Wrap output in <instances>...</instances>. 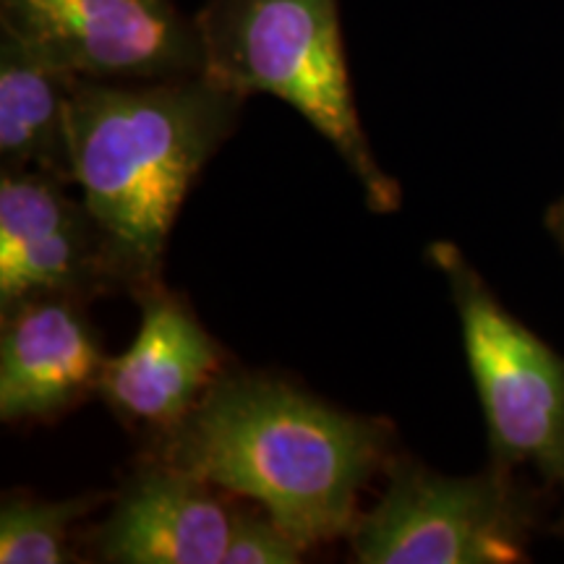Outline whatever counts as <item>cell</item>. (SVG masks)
<instances>
[{
	"instance_id": "1",
	"label": "cell",
	"mask_w": 564,
	"mask_h": 564,
	"mask_svg": "<svg viewBox=\"0 0 564 564\" xmlns=\"http://www.w3.org/2000/svg\"><path fill=\"white\" fill-rule=\"evenodd\" d=\"M384 419L340 411L285 379L225 369L144 455L251 499L303 552L350 535L358 494L392 463Z\"/></svg>"
},
{
	"instance_id": "2",
	"label": "cell",
	"mask_w": 564,
	"mask_h": 564,
	"mask_svg": "<svg viewBox=\"0 0 564 564\" xmlns=\"http://www.w3.org/2000/svg\"><path fill=\"white\" fill-rule=\"evenodd\" d=\"M246 97L204 74L74 82L70 167L126 293L162 280L188 188L241 121Z\"/></svg>"
},
{
	"instance_id": "3",
	"label": "cell",
	"mask_w": 564,
	"mask_h": 564,
	"mask_svg": "<svg viewBox=\"0 0 564 564\" xmlns=\"http://www.w3.org/2000/svg\"><path fill=\"white\" fill-rule=\"evenodd\" d=\"M194 19L204 76L291 105L335 147L369 209L400 207L398 181L373 160L358 118L337 0H204Z\"/></svg>"
},
{
	"instance_id": "4",
	"label": "cell",
	"mask_w": 564,
	"mask_h": 564,
	"mask_svg": "<svg viewBox=\"0 0 564 564\" xmlns=\"http://www.w3.org/2000/svg\"><path fill=\"white\" fill-rule=\"evenodd\" d=\"M460 316L465 356L481 398L491 465L531 468L564 494V358L514 319L453 243H432Z\"/></svg>"
},
{
	"instance_id": "5",
	"label": "cell",
	"mask_w": 564,
	"mask_h": 564,
	"mask_svg": "<svg viewBox=\"0 0 564 564\" xmlns=\"http://www.w3.org/2000/svg\"><path fill=\"white\" fill-rule=\"evenodd\" d=\"M377 505L350 531L361 564H510L523 562L535 528L533 497L510 470L442 476L394 455Z\"/></svg>"
},
{
	"instance_id": "6",
	"label": "cell",
	"mask_w": 564,
	"mask_h": 564,
	"mask_svg": "<svg viewBox=\"0 0 564 564\" xmlns=\"http://www.w3.org/2000/svg\"><path fill=\"white\" fill-rule=\"evenodd\" d=\"M0 26L79 79H171L204 66L196 19L173 0H0Z\"/></svg>"
},
{
	"instance_id": "7",
	"label": "cell",
	"mask_w": 564,
	"mask_h": 564,
	"mask_svg": "<svg viewBox=\"0 0 564 564\" xmlns=\"http://www.w3.org/2000/svg\"><path fill=\"white\" fill-rule=\"evenodd\" d=\"M68 186L42 171L0 173V312L45 295L89 303L123 291L87 204Z\"/></svg>"
},
{
	"instance_id": "8",
	"label": "cell",
	"mask_w": 564,
	"mask_h": 564,
	"mask_svg": "<svg viewBox=\"0 0 564 564\" xmlns=\"http://www.w3.org/2000/svg\"><path fill=\"white\" fill-rule=\"evenodd\" d=\"M141 308L137 340L108 358L97 398L126 426L147 436L171 432L225 371L223 348L199 316L162 280L133 293Z\"/></svg>"
},
{
	"instance_id": "9",
	"label": "cell",
	"mask_w": 564,
	"mask_h": 564,
	"mask_svg": "<svg viewBox=\"0 0 564 564\" xmlns=\"http://www.w3.org/2000/svg\"><path fill=\"white\" fill-rule=\"evenodd\" d=\"M84 306L45 295L0 312L3 423H51L100 390L108 356Z\"/></svg>"
},
{
	"instance_id": "10",
	"label": "cell",
	"mask_w": 564,
	"mask_h": 564,
	"mask_svg": "<svg viewBox=\"0 0 564 564\" xmlns=\"http://www.w3.org/2000/svg\"><path fill=\"white\" fill-rule=\"evenodd\" d=\"M204 478L144 455L108 518L91 531V552L116 564H223L232 510Z\"/></svg>"
},
{
	"instance_id": "11",
	"label": "cell",
	"mask_w": 564,
	"mask_h": 564,
	"mask_svg": "<svg viewBox=\"0 0 564 564\" xmlns=\"http://www.w3.org/2000/svg\"><path fill=\"white\" fill-rule=\"evenodd\" d=\"M76 76L0 34V162L42 171L74 186L70 167V95Z\"/></svg>"
},
{
	"instance_id": "12",
	"label": "cell",
	"mask_w": 564,
	"mask_h": 564,
	"mask_svg": "<svg viewBox=\"0 0 564 564\" xmlns=\"http://www.w3.org/2000/svg\"><path fill=\"white\" fill-rule=\"evenodd\" d=\"M108 494L42 502L26 494H6L0 507V562L3 564H61L79 562L70 552L68 531L79 518L100 507Z\"/></svg>"
},
{
	"instance_id": "13",
	"label": "cell",
	"mask_w": 564,
	"mask_h": 564,
	"mask_svg": "<svg viewBox=\"0 0 564 564\" xmlns=\"http://www.w3.org/2000/svg\"><path fill=\"white\" fill-rule=\"evenodd\" d=\"M303 549L262 510H232L230 539L223 564H295Z\"/></svg>"
},
{
	"instance_id": "14",
	"label": "cell",
	"mask_w": 564,
	"mask_h": 564,
	"mask_svg": "<svg viewBox=\"0 0 564 564\" xmlns=\"http://www.w3.org/2000/svg\"><path fill=\"white\" fill-rule=\"evenodd\" d=\"M546 223H549V230L554 232V238L560 241V246L564 249V199H560L552 209H549Z\"/></svg>"
}]
</instances>
